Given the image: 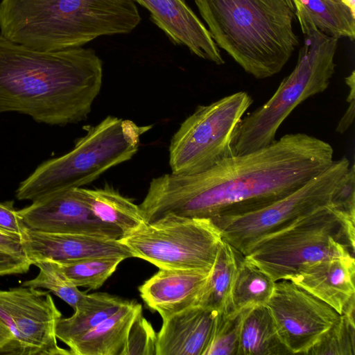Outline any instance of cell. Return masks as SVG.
Here are the masks:
<instances>
[{
    "mask_svg": "<svg viewBox=\"0 0 355 355\" xmlns=\"http://www.w3.org/2000/svg\"><path fill=\"white\" fill-rule=\"evenodd\" d=\"M62 318L48 291L21 286L0 290V336L3 354L71 355L55 334Z\"/></svg>",
    "mask_w": 355,
    "mask_h": 355,
    "instance_id": "cell-11",
    "label": "cell"
},
{
    "mask_svg": "<svg viewBox=\"0 0 355 355\" xmlns=\"http://www.w3.org/2000/svg\"><path fill=\"white\" fill-rule=\"evenodd\" d=\"M125 300L106 293H85L73 309L74 313L58 321L57 338L67 345L114 313Z\"/></svg>",
    "mask_w": 355,
    "mask_h": 355,
    "instance_id": "cell-23",
    "label": "cell"
},
{
    "mask_svg": "<svg viewBox=\"0 0 355 355\" xmlns=\"http://www.w3.org/2000/svg\"><path fill=\"white\" fill-rule=\"evenodd\" d=\"M266 305L291 354H308L340 317L330 305L288 279L275 282Z\"/></svg>",
    "mask_w": 355,
    "mask_h": 355,
    "instance_id": "cell-12",
    "label": "cell"
},
{
    "mask_svg": "<svg viewBox=\"0 0 355 355\" xmlns=\"http://www.w3.org/2000/svg\"><path fill=\"white\" fill-rule=\"evenodd\" d=\"M26 228L12 202L0 203V230L21 236Z\"/></svg>",
    "mask_w": 355,
    "mask_h": 355,
    "instance_id": "cell-33",
    "label": "cell"
},
{
    "mask_svg": "<svg viewBox=\"0 0 355 355\" xmlns=\"http://www.w3.org/2000/svg\"><path fill=\"white\" fill-rule=\"evenodd\" d=\"M304 35L311 29L340 39L355 38V15L340 0H287Z\"/></svg>",
    "mask_w": 355,
    "mask_h": 355,
    "instance_id": "cell-20",
    "label": "cell"
},
{
    "mask_svg": "<svg viewBox=\"0 0 355 355\" xmlns=\"http://www.w3.org/2000/svg\"><path fill=\"white\" fill-rule=\"evenodd\" d=\"M210 270L159 269L139 287L140 297L165 320L198 304Z\"/></svg>",
    "mask_w": 355,
    "mask_h": 355,
    "instance_id": "cell-16",
    "label": "cell"
},
{
    "mask_svg": "<svg viewBox=\"0 0 355 355\" xmlns=\"http://www.w3.org/2000/svg\"><path fill=\"white\" fill-rule=\"evenodd\" d=\"M239 251L223 240L199 299L201 306L227 314L232 311V291Z\"/></svg>",
    "mask_w": 355,
    "mask_h": 355,
    "instance_id": "cell-24",
    "label": "cell"
},
{
    "mask_svg": "<svg viewBox=\"0 0 355 355\" xmlns=\"http://www.w3.org/2000/svg\"><path fill=\"white\" fill-rule=\"evenodd\" d=\"M311 355H354V319L340 314L334 324L310 349Z\"/></svg>",
    "mask_w": 355,
    "mask_h": 355,
    "instance_id": "cell-27",
    "label": "cell"
},
{
    "mask_svg": "<svg viewBox=\"0 0 355 355\" xmlns=\"http://www.w3.org/2000/svg\"><path fill=\"white\" fill-rule=\"evenodd\" d=\"M25 226L50 233L83 234L120 240L122 233L100 220L89 208L82 187L58 191L17 211Z\"/></svg>",
    "mask_w": 355,
    "mask_h": 355,
    "instance_id": "cell-13",
    "label": "cell"
},
{
    "mask_svg": "<svg viewBox=\"0 0 355 355\" xmlns=\"http://www.w3.org/2000/svg\"><path fill=\"white\" fill-rule=\"evenodd\" d=\"M252 103L247 92H237L209 105L198 106L171 139V173H200L232 155L233 135Z\"/></svg>",
    "mask_w": 355,
    "mask_h": 355,
    "instance_id": "cell-9",
    "label": "cell"
},
{
    "mask_svg": "<svg viewBox=\"0 0 355 355\" xmlns=\"http://www.w3.org/2000/svg\"><path fill=\"white\" fill-rule=\"evenodd\" d=\"M330 206L346 215L355 216V168L350 165L336 187Z\"/></svg>",
    "mask_w": 355,
    "mask_h": 355,
    "instance_id": "cell-32",
    "label": "cell"
},
{
    "mask_svg": "<svg viewBox=\"0 0 355 355\" xmlns=\"http://www.w3.org/2000/svg\"><path fill=\"white\" fill-rule=\"evenodd\" d=\"M141 305L125 300L112 315L67 345L71 355H121L128 332Z\"/></svg>",
    "mask_w": 355,
    "mask_h": 355,
    "instance_id": "cell-19",
    "label": "cell"
},
{
    "mask_svg": "<svg viewBox=\"0 0 355 355\" xmlns=\"http://www.w3.org/2000/svg\"><path fill=\"white\" fill-rule=\"evenodd\" d=\"M134 0H1L0 34L44 51L81 47L128 34L141 17Z\"/></svg>",
    "mask_w": 355,
    "mask_h": 355,
    "instance_id": "cell-3",
    "label": "cell"
},
{
    "mask_svg": "<svg viewBox=\"0 0 355 355\" xmlns=\"http://www.w3.org/2000/svg\"><path fill=\"white\" fill-rule=\"evenodd\" d=\"M32 265L21 236L0 230V277L26 273Z\"/></svg>",
    "mask_w": 355,
    "mask_h": 355,
    "instance_id": "cell-30",
    "label": "cell"
},
{
    "mask_svg": "<svg viewBox=\"0 0 355 355\" xmlns=\"http://www.w3.org/2000/svg\"><path fill=\"white\" fill-rule=\"evenodd\" d=\"M347 7H348L352 12L355 15V0H340Z\"/></svg>",
    "mask_w": 355,
    "mask_h": 355,
    "instance_id": "cell-35",
    "label": "cell"
},
{
    "mask_svg": "<svg viewBox=\"0 0 355 355\" xmlns=\"http://www.w3.org/2000/svg\"><path fill=\"white\" fill-rule=\"evenodd\" d=\"M354 257L324 259L303 268L288 280L330 305L340 315L355 297Z\"/></svg>",
    "mask_w": 355,
    "mask_h": 355,
    "instance_id": "cell-18",
    "label": "cell"
},
{
    "mask_svg": "<svg viewBox=\"0 0 355 355\" xmlns=\"http://www.w3.org/2000/svg\"><path fill=\"white\" fill-rule=\"evenodd\" d=\"M82 191L94 216L118 229L123 237L147 223L139 205L109 185L97 189L82 188Z\"/></svg>",
    "mask_w": 355,
    "mask_h": 355,
    "instance_id": "cell-21",
    "label": "cell"
},
{
    "mask_svg": "<svg viewBox=\"0 0 355 355\" xmlns=\"http://www.w3.org/2000/svg\"><path fill=\"white\" fill-rule=\"evenodd\" d=\"M304 37L291 73L264 104L239 123L232 141V155L250 153L272 143L279 127L294 109L329 87L335 72L339 39L318 29L308 31Z\"/></svg>",
    "mask_w": 355,
    "mask_h": 355,
    "instance_id": "cell-6",
    "label": "cell"
},
{
    "mask_svg": "<svg viewBox=\"0 0 355 355\" xmlns=\"http://www.w3.org/2000/svg\"><path fill=\"white\" fill-rule=\"evenodd\" d=\"M157 334L141 311L130 328L121 355H156Z\"/></svg>",
    "mask_w": 355,
    "mask_h": 355,
    "instance_id": "cell-31",
    "label": "cell"
},
{
    "mask_svg": "<svg viewBox=\"0 0 355 355\" xmlns=\"http://www.w3.org/2000/svg\"><path fill=\"white\" fill-rule=\"evenodd\" d=\"M103 71L92 49L40 50L0 34V113L51 125L82 121L100 93Z\"/></svg>",
    "mask_w": 355,
    "mask_h": 355,
    "instance_id": "cell-2",
    "label": "cell"
},
{
    "mask_svg": "<svg viewBox=\"0 0 355 355\" xmlns=\"http://www.w3.org/2000/svg\"><path fill=\"white\" fill-rule=\"evenodd\" d=\"M152 127L113 116L85 127L86 133L71 150L43 162L19 184L16 198L35 201L92 182L107 170L130 159L138 151L140 137Z\"/></svg>",
    "mask_w": 355,
    "mask_h": 355,
    "instance_id": "cell-5",
    "label": "cell"
},
{
    "mask_svg": "<svg viewBox=\"0 0 355 355\" xmlns=\"http://www.w3.org/2000/svg\"><path fill=\"white\" fill-rule=\"evenodd\" d=\"M3 349V343L2 339L0 336V354H2Z\"/></svg>",
    "mask_w": 355,
    "mask_h": 355,
    "instance_id": "cell-36",
    "label": "cell"
},
{
    "mask_svg": "<svg viewBox=\"0 0 355 355\" xmlns=\"http://www.w3.org/2000/svg\"><path fill=\"white\" fill-rule=\"evenodd\" d=\"M124 259L121 257H103L70 262H49L70 284L96 290L104 284Z\"/></svg>",
    "mask_w": 355,
    "mask_h": 355,
    "instance_id": "cell-26",
    "label": "cell"
},
{
    "mask_svg": "<svg viewBox=\"0 0 355 355\" xmlns=\"http://www.w3.org/2000/svg\"><path fill=\"white\" fill-rule=\"evenodd\" d=\"M243 310L220 313L205 355H238Z\"/></svg>",
    "mask_w": 355,
    "mask_h": 355,
    "instance_id": "cell-29",
    "label": "cell"
},
{
    "mask_svg": "<svg viewBox=\"0 0 355 355\" xmlns=\"http://www.w3.org/2000/svg\"><path fill=\"white\" fill-rule=\"evenodd\" d=\"M218 46L248 74L280 72L299 46L287 0H193Z\"/></svg>",
    "mask_w": 355,
    "mask_h": 355,
    "instance_id": "cell-4",
    "label": "cell"
},
{
    "mask_svg": "<svg viewBox=\"0 0 355 355\" xmlns=\"http://www.w3.org/2000/svg\"><path fill=\"white\" fill-rule=\"evenodd\" d=\"M21 242L33 264L36 261L70 262L103 257H132L119 240L69 233H50L26 228Z\"/></svg>",
    "mask_w": 355,
    "mask_h": 355,
    "instance_id": "cell-14",
    "label": "cell"
},
{
    "mask_svg": "<svg viewBox=\"0 0 355 355\" xmlns=\"http://www.w3.org/2000/svg\"><path fill=\"white\" fill-rule=\"evenodd\" d=\"M354 217L320 207L261 239L245 257L274 282L324 259L354 257Z\"/></svg>",
    "mask_w": 355,
    "mask_h": 355,
    "instance_id": "cell-7",
    "label": "cell"
},
{
    "mask_svg": "<svg viewBox=\"0 0 355 355\" xmlns=\"http://www.w3.org/2000/svg\"><path fill=\"white\" fill-rule=\"evenodd\" d=\"M119 241L159 269L210 270L223 239L210 218L168 214Z\"/></svg>",
    "mask_w": 355,
    "mask_h": 355,
    "instance_id": "cell-8",
    "label": "cell"
},
{
    "mask_svg": "<svg viewBox=\"0 0 355 355\" xmlns=\"http://www.w3.org/2000/svg\"><path fill=\"white\" fill-rule=\"evenodd\" d=\"M291 354L280 339L266 304L243 310L238 355Z\"/></svg>",
    "mask_w": 355,
    "mask_h": 355,
    "instance_id": "cell-22",
    "label": "cell"
},
{
    "mask_svg": "<svg viewBox=\"0 0 355 355\" xmlns=\"http://www.w3.org/2000/svg\"><path fill=\"white\" fill-rule=\"evenodd\" d=\"M219 315L196 305L163 320L157 334L156 355H205Z\"/></svg>",
    "mask_w": 355,
    "mask_h": 355,
    "instance_id": "cell-17",
    "label": "cell"
},
{
    "mask_svg": "<svg viewBox=\"0 0 355 355\" xmlns=\"http://www.w3.org/2000/svg\"><path fill=\"white\" fill-rule=\"evenodd\" d=\"M150 14L153 22L175 44L216 64L225 60L205 24L184 0H134Z\"/></svg>",
    "mask_w": 355,
    "mask_h": 355,
    "instance_id": "cell-15",
    "label": "cell"
},
{
    "mask_svg": "<svg viewBox=\"0 0 355 355\" xmlns=\"http://www.w3.org/2000/svg\"><path fill=\"white\" fill-rule=\"evenodd\" d=\"M275 282L239 252L237 269L232 291L234 311H241L266 304L273 292Z\"/></svg>",
    "mask_w": 355,
    "mask_h": 355,
    "instance_id": "cell-25",
    "label": "cell"
},
{
    "mask_svg": "<svg viewBox=\"0 0 355 355\" xmlns=\"http://www.w3.org/2000/svg\"><path fill=\"white\" fill-rule=\"evenodd\" d=\"M334 160L328 142L303 132L286 134L200 173L154 178L139 205L147 223L168 214L210 219L243 214L291 193Z\"/></svg>",
    "mask_w": 355,
    "mask_h": 355,
    "instance_id": "cell-1",
    "label": "cell"
},
{
    "mask_svg": "<svg viewBox=\"0 0 355 355\" xmlns=\"http://www.w3.org/2000/svg\"><path fill=\"white\" fill-rule=\"evenodd\" d=\"M33 265L39 268V273L34 279L24 282L21 286L46 288L74 309L85 293L68 283L49 261H36Z\"/></svg>",
    "mask_w": 355,
    "mask_h": 355,
    "instance_id": "cell-28",
    "label": "cell"
},
{
    "mask_svg": "<svg viewBox=\"0 0 355 355\" xmlns=\"http://www.w3.org/2000/svg\"><path fill=\"white\" fill-rule=\"evenodd\" d=\"M345 83L349 88V95L347 96V101L349 106L345 112L344 114L340 119L336 127V131L339 133H343L347 130L351 125L354 118V107H355V75L354 71H352L351 74L345 78Z\"/></svg>",
    "mask_w": 355,
    "mask_h": 355,
    "instance_id": "cell-34",
    "label": "cell"
},
{
    "mask_svg": "<svg viewBox=\"0 0 355 355\" xmlns=\"http://www.w3.org/2000/svg\"><path fill=\"white\" fill-rule=\"evenodd\" d=\"M350 165L346 157L334 160L319 175L266 207L211 220L220 230L223 240L245 255L264 237L320 207L330 205L333 194Z\"/></svg>",
    "mask_w": 355,
    "mask_h": 355,
    "instance_id": "cell-10",
    "label": "cell"
}]
</instances>
